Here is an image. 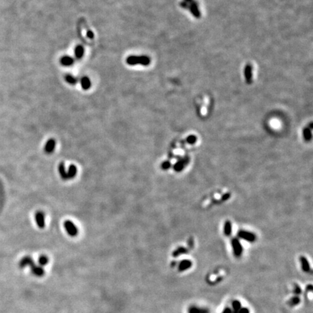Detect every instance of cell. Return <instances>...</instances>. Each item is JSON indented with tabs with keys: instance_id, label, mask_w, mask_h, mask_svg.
Listing matches in <instances>:
<instances>
[{
	"instance_id": "cell-15",
	"label": "cell",
	"mask_w": 313,
	"mask_h": 313,
	"mask_svg": "<svg viewBox=\"0 0 313 313\" xmlns=\"http://www.w3.org/2000/svg\"><path fill=\"white\" fill-rule=\"evenodd\" d=\"M81 84L84 90H87L91 87V81L88 77H83L81 81Z\"/></svg>"
},
{
	"instance_id": "cell-22",
	"label": "cell",
	"mask_w": 313,
	"mask_h": 313,
	"mask_svg": "<svg viewBox=\"0 0 313 313\" xmlns=\"http://www.w3.org/2000/svg\"><path fill=\"white\" fill-rule=\"evenodd\" d=\"M66 81H67V83H70V84H75L77 82V79L73 76H70V75L66 76Z\"/></svg>"
},
{
	"instance_id": "cell-27",
	"label": "cell",
	"mask_w": 313,
	"mask_h": 313,
	"mask_svg": "<svg viewBox=\"0 0 313 313\" xmlns=\"http://www.w3.org/2000/svg\"><path fill=\"white\" fill-rule=\"evenodd\" d=\"M301 289H300L299 286L298 285H295V287H294V290H293V292H294V293H296V295H298L299 294V293H301Z\"/></svg>"
},
{
	"instance_id": "cell-13",
	"label": "cell",
	"mask_w": 313,
	"mask_h": 313,
	"mask_svg": "<svg viewBox=\"0 0 313 313\" xmlns=\"http://www.w3.org/2000/svg\"><path fill=\"white\" fill-rule=\"evenodd\" d=\"M61 64L64 66H70L74 63V60L69 56H64L61 59Z\"/></svg>"
},
{
	"instance_id": "cell-19",
	"label": "cell",
	"mask_w": 313,
	"mask_h": 313,
	"mask_svg": "<svg viewBox=\"0 0 313 313\" xmlns=\"http://www.w3.org/2000/svg\"><path fill=\"white\" fill-rule=\"evenodd\" d=\"M303 136L305 141H310L311 138H312V133H311L310 129H308V128H306V129H304Z\"/></svg>"
},
{
	"instance_id": "cell-16",
	"label": "cell",
	"mask_w": 313,
	"mask_h": 313,
	"mask_svg": "<svg viewBox=\"0 0 313 313\" xmlns=\"http://www.w3.org/2000/svg\"><path fill=\"white\" fill-rule=\"evenodd\" d=\"M231 231H232V225H231V223L229 220L225 221V224H224V234L225 236H230L231 234Z\"/></svg>"
},
{
	"instance_id": "cell-28",
	"label": "cell",
	"mask_w": 313,
	"mask_h": 313,
	"mask_svg": "<svg viewBox=\"0 0 313 313\" xmlns=\"http://www.w3.org/2000/svg\"><path fill=\"white\" fill-rule=\"evenodd\" d=\"M238 313H249V310L247 308H241Z\"/></svg>"
},
{
	"instance_id": "cell-25",
	"label": "cell",
	"mask_w": 313,
	"mask_h": 313,
	"mask_svg": "<svg viewBox=\"0 0 313 313\" xmlns=\"http://www.w3.org/2000/svg\"><path fill=\"white\" fill-rule=\"evenodd\" d=\"M170 166H171V164H170V163L169 161H165L161 165V168L162 169H163V170H168Z\"/></svg>"
},
{
	"instance_id": "cell-23",
	"label": "cell",
	"mask_w": 313,
	"mask_h": 313,
	"mask_svg": "<svg viewBox=\"0 0 313 313\" xmlns=\"http://www.w3.org/2000/svg\"><path fill=\"white\" fill-rule=\"evenodd\" d=\"M186 141L190 144H194L197 141V137L194 135H191V136H188V138H186Z\"/></svg>"
},
{
	"instance_id": "cell-14",
	"label": "cell",
	"mask_w": 313,
	"mask_h": 313,
	"mask_svg": "<svg viewBox=\"0 0 313 313\" xmlns=\"http://www.w3.org/2000/svg\"><path fill=\"white\" fill-rule=\"evenodd\" d=\"M300 262L302 265V269L305 272H309L310 270V266L308 262V260L305 258V257H300Z\"/></svg>"
},
{
	"instance_id": "cell-18",
	"label": "cell",
	"mask_w": 313,
	"mask_h": 313,
	"mask_svg": "<svg viewBox=\"0 0 313 313\" xmlns=\"http://www.w3.org/2000/svg\"><path fill=\"white\" fill-rule=\"evenodd\" d=\"M188 313H209V311L206 309H200L198 307H192L188 309Z\"/></svg>"
},
{
	"instance_id": "cell-30",
	"label": "cell",
	"mask_w": 313,
	"mask_h": 313,
	"mask_svg": "<svg viewBox=\"0 0 313 313\" xmlns=\"http://www.w3.org/2000/svg\"><path fill=\"white\" fill-rule=\"evenodd\" d=\"M223 313H232V310L230 308H225L223 310Z\"/></svg>"
},
{
	"instance_id": "cell-11",
	"label": "cell",
	"mask_w": 313,
	"mask_h": 313,
	"mask_svg": "<svg viewBox=\"0 0 313 313\" xmlns=\"http://www.w3.org/2000/svg\"><path fill=\"white\" fill-rule=\"evenodd\" d=\"M187 162H188L187 159H184V160H182L177 162V163L174 165L173 169L177 172L181 171V170L184 169L185 165H186V164H187Z\"/></svg>"
},
{
	"instance_id": "cell-1",
	"label": "cell",
	"mask_w": 313,
	"mask_h": 313,
	"mask_svg": "<svg viewBox=\"0 0 313 313\" xmlns=\"http://www.w3.org/2000/svg\"><path fill=\"white\" fill-rule=\"evenodd\" d=\"M151 60L148 56H135V55H131V56L128 57L126 59V63L129 65H141L144 66L149 65L150 63Z\"/></svg>"
},
{
	"instance_id": "cell-24",
	"label": "cell",
	"mask_w": 313,
	"mask_h": 313,
	"mask_svg": "<svg viewBox=\"0 0 313 313\" xmlns=\"http://www.w3.org/2000/svg\"><path fill=\"white\" fill-rule=\"evenodd\" d=\"M299 302H300L299 298L298 296H294V297L291 299V302H290V303H291V305L295 306V305H297L299 303Z\"/></svg>"
},
{
	"instance_id": "cell-6",
	"label": "cell",
	"mask_w": 313,
	"mask_h": 313,
	"mask_svg": "<svg viewBox=\"0 0 313 313\" xmlns=\"http://www.w3.org/2000/svg\"><path fill=\"white\" fill-rule=\"evenodd\" d=\"M55 146H56V142L54 138H50L48 140V141L46 143L45 147H44V152L47 154H51L54 152Z\"/></svg>"
},
{
	"instance_id": "cell-10",
	"label": "cell",
	"mask_w": 313,
	"mask_h": 313,
	"mask_svg": "<svg viewBox=\"0 0 313 313\" xmlns=\"http://www.w3.org/2000/svg\"><path fill=\"white\" fill-rule=\"evenodd\" d=\"M58 169H59V172H60V176H61L62 178H63V180H65V181L68 180V178H67V170H65V164H64L63 163H60V165H59Z\"/></svg>"
},
{
	"instance_id": "cell-2",
	"label": "cell",
	"mask_w": 313,
	"mask_h": 313,
	"mask_svg": "<svg viewBox=\"0 0 313 313\" xmlns=\"http://www.w3.org/2000/svg\"><path fill=\"white\" fill-rule=\"evenodd\" d=\"M63 225L65 231H67V234L70 235V236H73V237L77 236L78 234V230L77 227L76 226V225L72 221H70V220H65Z\"/></svg>"
},
{
	"instance_id": "cell-4",
	"label": "cell",
	"mask_w": 313,
	"mask_h": 313,
	"mask_svg": "<svg viewBox=\"0 0 313 313\" xmlns=\"http://www.w3.org/2000/svg\"><path fill=\"white\" fill-rule=\"evenodd\" d=\"M238 236L243 240L249 241V242H253L256 239L255 235L246 231H240L238 233Z\"/></svg>"
},
{
	"instance_id": "cell-12",
	"label": "cell",
	"mask_w": 313,
	"mask_h": 313,
	"mask_svg": "<svg viewBox=\"0 0 313 313\" xmlns=\"http://www.w3.org/2000/svg\"><path fill=\"white\" fill-rule=\"evenodd\" d=\"M67 173L68 179H73V178L76 177V174H77V168H76V165H71L69 167L68 170L67 171Z\"/></svg>"
},
{
	"instance_id": "cell-3",
	"label": "cell",
	"mask_w": 313,
	"mask_h": 313,
	"mask_svg": "<svg viewBox=\"0 0 313 313\" xmlns=\"http://www.w3.org/2000/svg\"><path fill=\"white\" fill-rule=\"evenodd\" d=\"M231 246L233 247L234 254L236 257H240L242 254L243 248L241 243L237 239H234L231 241Z\"/></svg>"
},
{
	"instance_id": "cell-7",
	"label": "cell",
	"mask_w": 313,
	"mask_h": 313,
	"mask_svg": "<svg viewBox=\"0 0 313 313\" xmlns=\"http://www.w3.org/2000/svg\"><path fill=\"white\" fill-rule=\"evenodd\" d=\"M244 76H245V79H246V83L248 84L252 83V65L248 64L246 65V66L245 67L244 69Z\"/></svg>"
},
{
	"instance_id": "cell-20",
	"label": "cell",
	"mask_w": 313,
	"mask_h": 313,
	"mask_svg": "<svg viewBox=\"0 0 313 313\" xmlns=\"http://www.w3.org/2000/svg\"><path fill=\"white\" fill-rule=\"evenodd\" d=\"M187 252V249L184 247H180V248L177 249L175 251H174L173 253H172V256L173 257H178V256L181 255L182 254H185Z\"/></svg>"
},
{
	"instance_id": "cell-29",
	"label": "cell",
	"mask_w": 313,
	"mask_h": 313,
	"mask_svg": "<svg viewBox=\"0 0 313 313\" xmlns=\"http://www.w3.org/2000/svg\"><path fill=\"white\" fill-rule=\"evenodd\" d=\"M180 5L181 8H185V9H188V5L186 2H181L180 3Z\"/></svg>"
},
{
	"instance_id": "cell-9",
	"label": "cell",
	"mask_w": 313,
	"mask_h": 313,
	"mask_svg": "<svg viewBox=\"0 0 313 313\" xmlns=\"http://www.w3.org/2000/svg\"><path fill=\"white\" fill-rule=\"evenodd\" d=\"M192 265V262L190 260H183L181 263H179L178 265V270L180 272L185 271V270L189 269Z\"/></svg>"
},
{
	"instance_id": "cell-31",
	"label": "cell",
	"mask_w": 313,
	"mask_h": 313,
	"mask_svg": "<svg viewBox=\"0 0 313 313\" xmlns=\"http://www.w3.org/2000/svg\"><path fill=\"white\" fill-rule=\"evenodd\" d=\"M185 2H186L188 4V3H189L190 5L192 4V3H194L196 2L194 1V0H184Z\"/></svg>"
},
{
	"instance_id": "cell-8",
	"label": "cell",
	"mask_w": 313,
	"mask_h": 313,
	"mask_svg": "<svg viewBox=\"0 0 313 313\" xmlns=\"http://www.w3.org/2000/svg\"><path fill=\"white\" fill-rule=\"evenodd\" d=\"M188 9H189L190 11H191V14L194 16L196 18H200L201 13H200V10H199V8H198V6H197V3L196 2L192 3V4H191L189 6H188Z\"/></svg>"
},
{
	"instance_id": "cell-5",
	"label": "cell",
	"mask_w": 313,
	"mask_h": 313,
	"mask_svg": "<svg viewBox=\"0 0 313 313\" xmlns=\"http://www.w3.org/2000/svg\"><path fill=\"white\" fill-rule=\"evenodd\" d=\"M35 219L39 228H44L45 226V216L43 212H37L35 215Z\"/></svg>"
},
{
	"instance_id": "cell-17",
	"label": "cell",
	"mask_w": 313,
	"mask_h": 313,
	"mask_svg": "<svg viewBox=\"0 0 313 313\" xmlns=\"http://www.w3.org/2000/svg\"><path fill=\"white\" fill-rule=\"evenodd\" d=\"M84 54V49L82 46L78 45L77 47L75 48V55L77 58H81Z\"/></svg>"
},
{
	"instance_id": "cell-26",
	"label": "cell",
	"mask_w": 313,
	"mask_h": 313,
	"mask_svg": "<svg viewBox=\"0 0 313 313\" xmlns=\"http://www.w3.org/2000/svg\"><path fill=\"white\" fill-rule=\"evenodd\" d=\"M48 262V259L47 257L45 256H42V257L39 258V262L42 265H46Z\"/></svg>"
},
{
	"instance_id": "cell-21",
	"label": "cell",
	"mask_w": 313,
	"mask_h": 313,
	"mask_svg": "<svg viewBox=\"0 0 313 313\" xmlns=\"http://www.w3.org/2000/svg\"><path fill=\"white\" fill-rule=\"evenodd\" d=\"M232 306H233V309H234V313H238L239 312V309L241 308V303L237 300H235L232 302Z\"/></svg>"
}]
</instances>
